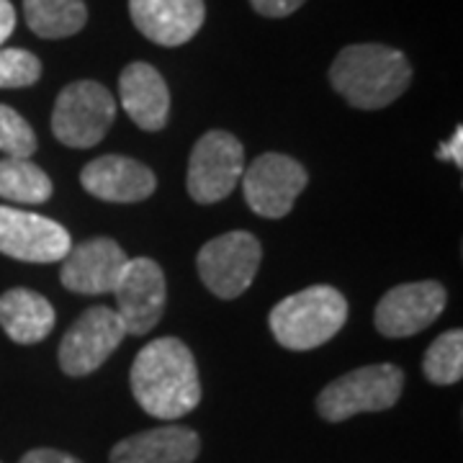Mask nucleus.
<instances>
[{"label":"nucleus","mask_w":463,"mask_h":463,"mask_svg":"<svg viewBox=\"0 0 463 463\" xmlns=\"http://www.w3.org/2000/svg\"><path fill=\"white\" fill-rule=\"evenodd\" d=\"M245 173V149L230 132H206L196 142L188 163V194L196 203L227 199Z\"/></svg>","instance_id":"7"},{"label":"nucleus","mask_w":463,"mask_h":463,"mask_svg":"<svg viewBox=\"0 0 463 463\" xmlns=\"http://www.w3.org/2000/svg\"><path fill=\"white\" fill-rule=\"evenodd\" d=\"M116 118L114 96L96 80L70 83L57 96L52 132L67 147H96Z\"/></svg>","instance_id":"5"},{"label":"nucleus","mask_w":463,"mask_h":463,"mask_svg":"<svg viewBox=\"0 0 463 463\" xmlns=\"http://www.w3.org/2000/svg\"><path fill=\"white\" fill-rule=\"evenodd\" d=\"M21 463H80L75 456L62 453V450H54V448H33L29 450Z\"/></svg>","instance_id":"25"},{"label":"nucleus","mask_w":463,"mask_h":463,"mask_svg":"<svg viewBox=\"0 0 463 463\" xmlns=\"http://www.w3.org/2000/svg\"><path fill=\"white\" fill-rule=\"evenodd\" d=\"M240 183L245 191V201L255 214L281 219L294 209V201L307 188L309 175L294 157L268 152L250 163Z\"/></svg>","instance_id":"9"},{"label":"nucleus","mask_w":463,"mask_h":463,"mask_svg":"<svg viewBox=\"0 0 463 463\" xmlns=\"http://www.w3.org/2000/svg\"><path fill=\"white\" fill-rule=\"evenodd\" d=\"M263 248L250 232H227L206 242L199 252V276L219 298H237L255 281Z\"/></svg>","instance_id":"6"},{"label":"nucleus","mask_w":463,"mask_h":463,"mask_svg":"<svg viewBox=\"0 0 463 463\" xmlns=\"http://www.w3.org/2000/svg\"><path fill=\"white\" fill-rule=\"evenodd\" d=\"M250 3L265 18H286L304 5V0H250Z\"/></svg>","instance_id":"24"},{"label":"nucleus","mask_w":463,"mask_h":463,"mask_svg":"<svg viewBox=\"0 0 463 463\" xmlns=\"http://www.w3.org/2000/svg\"><path fill=\"white\" fill-rule=\"evenodd\" d=\"M121 106L145 132H160L170 114V90L165 78L147 62H132L118 78Z\"/></svg>","instance_id":"16"},{"label":"nucleus","mask_w":463,"mask_h":463,"mask_svg":"<svg viewBox=\"0 0 463 463\" xmlns=\"http://www.w3.org/2000/svg\"><path fill=\"white\" fill-rule=\"evenodd\" d=\"M137 404L157 420H178L201 402L199 365L178 337L152 340L137 353L132 365Z\"/></svg>","instance_id":"1"},{"label":"nucleus","mask_w":463,"mask_h":463,"mask_svg":"<svg viewBox=\"0 0 463 463\" xmlns=\"http://www.w3.org/2000/svg\"><path fill=\"white\" fill-rule=\"evenodd\" d=\"M39 78H42V62L36 54L0 47V88H29Z\"/></svg>","instance_id":"23"},{"label":"nucleus","mask_w":463,"mask_h":463,"mask_svg":"<svg viewBox=\"0 0 463 463\" xmlns=\"http://www.w3.org/2000/svg\"><path fill=\"white\" fill-rule=\"evenodd\" d=\"M402 389V368L392 364L364 365L327 383L317 397V410L327 422H343L364 412H383L397 404Z\"/></svg>","instance_id":"4"},{"label":"nucleus","mask_w":463,"mask_h":463,"mask_svg":"<svg viewBox=\"0 0 463 463\" xmlns=\"http://www.w3.org/2000/svg\"><path fill=\"white\" fill-rule=\"evenodd\" d=\"M16 29V8L11 5V0H0V47L3 42Z\"/></svg>","instance_id":"27"},{"label":"nucleus","mask_w":463,"mask_h":463,"mask_svg":"<svg viewBox=\"0 0 463 463\" xmlns=\"http://www.w3.org/2000/svg\"><path fill=\"white\" fill-rule=\"evenodd\" d=\"M199 450L201 438L196 430L163 425L116 443L111 463H194L199 458Z\"/></svg>","instance_id":"17"},{"label":"nucleus","mask_w":463,"mask_h":463,"mask_svg":"<svg viewBox=\"0 0 463 463\" xmlns=\"http://www.w3.org/2000/svg\"><path fill=\"white\" fill-rule=\"evenodd\" d=\"M332 88L364 111L383 109L410 88L412 65L399 50L383 44H353L335 57L330 67Z\"/></svg>","instance_id":"2"},{"label":"nucleus","mask_w":463,"mask_h":463,"mask_svg":"<svg viewBox=\"0 0 463 463\" xmlns=\"http://www.w3.org/2000/svg\"><path fill=\"white\" fill-rule=\"evenodd\" d=\"M127 260L129 258L114 240L93 237L85 240L83 245L70 248V252L62 258L60 281L75 294H88V297L114 294Z\"/></svg>","instance_id":"13"},{"label":"nucleus","mask_w":463,"mask_h":463,"mask_svg":"<svg viewBox=\"0 0 463 463\" xmlns=\"http://www.w3.org/2000/svg\"><path fill=\"white\" fill-rule=\"evenodd\" d=\"M448 294L438 281L402 283L376 307V327L383 337H410L430 327L446 309Z\"/></svg>","instance_id":"12"},{"label":"nucleus","mask_w":463,"mask_h":463,"mask_svg":"<svg viewBox=\"0 0 463 463\" xmlns=\"http://www.w3.org/2000/svg\"><path fill=\"white\" fill-rule=\"evenodd\" d=\"M347 298L332 286H309L273 307L268 325L288 350H315L345 327Z\"/></svg>","instance_id":"3"},{"label":"nucleus","mask_w":463,"mask_h":463,"mask_svg":"<svg viewBox=\"0 0 463 463\" xmlns=\"http://www.w3.org/2000/svg\"><path fill=\"white\" fill-rule=\"evenodd\" d=\"M425 376L438 386L458 383L463 376V332H443L425 353Z\"/></svg>","instance_id":"21"},{"label":"nucleus","mask_w":463,"mask_h":463,"mask_svg":"<svg viewBox=\"0 0 463 463\" xmlns=\"http://www.w3.org/2000/svg\"><path fill=\"white\" fill-rule=\"evenodd\" d=\"M80 183L90 196L111 203H137L149 199L157 188V178L147 165L121 155H103L88 163Z\"/></svg>","instance_id":"15"},{"label":"nucleus","mask_w":463,"mask_h":463,"mask_svg":"<svg viewBox=\"0 0 463 463\" xmlns=\"http://www.w3.org/2000/svg\"><path fill=\"white\" fill-rule=\"evenodd\" d=\"M124 322L111 307H90L72 322L60 343V368L67 376H88L109 361L124 340Z\"/></svg>","instance_id":"8"},{"label":"nucleus","mask_w":463,"mask_h":463,"mask_svg":"<svg viewBox=\"0 0 463 463\" xmlns=\"http://www.w3.org/2000/svg\"><path fill=\"white\" fill-rule=\"evenodd\" d=\"M0 152L5 157H32L36 152V134L11 106H0Z\"/></svg>","instance_id":"22"},{"label":"nucleus","mask_w":463,"mask_h":463,"mask_svg":"<svg viewBox=\"0 0 463 463\" xmlns=\"http://www.w3.org/2000/svg\"><path fill=\"white\" fill-rule=\"evenodd\" d=\"M52 196L50 175L29 157L0 160V199L16 203H44Z\"/></svg>","instance_id":"20"},{"label":"nucleus","mask_w":463,"mask_h":463,"mask_svg":"<svg viewBox=\"0 0 463 463\" xmlns=\"http://www.w3.org/2000/svg\"><path fill=\"white\" fill-rule=\"evenodd\" d=\"M116 315L129 335H147L157 327L165 312V276L163 268L149 258L127 260L116 283Z\"/></svg>","instance_id":"10"},{"label":"nucleus","mask_w":463,"mask_h":463,"mask_svg":"<svg viewBox=\"0 0 463 463\" xmlns=\"http://www.w3.org/2000/svg\"><path fill=\"white\" fill-rule=\"evenodd\" d=\"M134 26L160 47H181L203 26V0H129Z\"/></svg>","instance_id":"14"},{"label":"nucleus","mask_w":463,"mask_h":463,"mask_svg":"<svg viewBox=\"0 0 463 463\" xmlns=\"http://www.w3.org/2000/svg\"><path fill=\"white\" fill-rule=\"evenodd\" d=\"M72 248L62 224L47 216L0 206V252L24 263H57Z\"/></svg>","instance_id":"11"},{"label":"nucleus","mask_w":463,"mask_h":463,"mask_svg":"<svg viewBox=\"0 0 463 463\" xmlns=\"http://www.w3.org/2000/svg\"><path fill=\"white\" fill-rule=\"evenodd\" d=\"M54 307L36 291L11 288L0 297V327L14 343H42L54 330Z\"/></svg>","instance_id":"18"},{"label":"nucleus","mask_w":463,"mask_h":463,"mask_svg":"<svg viewBox=\"0 0 463 463\" xmlns=\"http://www.w3.org/2000/svg\"><path fill=\"white\" fill-rule=\"evenodd\" d=\"M438 157H440V160H448V163H456L458 167L463 165V129L461 127L453 132V137H450L448 142H443V145H440V149H438Z\"/></svg>","instance_id":"26"},{"label":"nucleus","mask_w":463,"mask_h":463,"mask_svg":"<svg viewBox=\"0 0 463 463\" xmlns=\"http://www.w3.org/2000/svg\"><path fill=\"white\" fill-rule=\"evenodd\" d=\"M24 18L42 39H67L88 24L83 0H24Z\"/></svg>","instance_id":"19"}]
</instances>
